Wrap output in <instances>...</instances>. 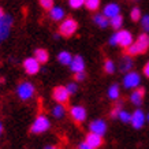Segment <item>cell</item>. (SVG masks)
<instances>
[{
	"instance_id": "obj_5",
	"label": "cell",
	"mask_w": 149,
	"mask_h": 149,
	"mask_svg": "<svg viewBox=\"0 0 149 149\" xmlns=\"http://www.w3.org/2000/svg\"><path fill=\"white\" fill-rule=\"evenodd\" d=\"M141 84V75L136 71H129L123 77V86L126 89H136Z\"/></svg>"
},
{
	"instance_id": "obj_15",
	"label": "cell",
	"mask_w": 149,
	"mask_h": 149,
	"mask_svg": "<svg viewBox=\"0 0 149 149\" xmlns=\"http://www.w3.org/2000/svg\"><path fill=\"white\" fill-rule=\"evenodd\" d=\"M140 49V54H145L149 48V37L146 33H141L140 36L137 37V40L134 41Z\"/></svg>"
},
{
	"instance_id": "obj_13",
	"label": "cell",
	"mask_w": 149,
	"mask_h": 149,
	"mask_svg": "<svg viewBox=\"0 0 149 149\" xmlns=\"http://www.w3.org/2000/svg\"><path fill=\"white\" fill-rule=\"evenodd\" d=\"M144 97H145V89L144 88H141V86H138V88H136V89H133V92H131L130 101L134 104V105H142V103H144Z\"/></svg>"
},
{
	"instance_id": "obj_29",
	"label": "cell",
	"mask_w": 149,
	"mask_h": 149,
	"mask_svg": "<svg viewBox=\"0 0 149 149\" xmlns=\"http://www.w3.org/2000/svg\"><path fill=\"white\" fill-rule=\"evenodd\" d=\"M140 22H141V27L144 29V32L149 33V15H144V17H141Z\"/></svg>"
},
{
	"instance_id": "obj_28",
	"label": "cell",
	"mask_w": 149,
	"mask_h": 149,
	"mask_svg": "<svg viewBox=\"0 0 149 149\" xmlns=\"http://www.w3.org/2000/svg\"><path fill=\"white\" fill-rule=\"evenodd\" d=\"M130 18L133 22H138L141 19V10L138 8V7H134V8L131 10L130 13Z\"/></svg>"
},
{
	"instance_id": "obj_11",
	"label": "cell",
	"mask_w": 149,
	"mask_h": 149,
	"mask_svg": "<svg viewBox=\"0 0 149 149\" xmlns=\"http://www.w3.org/2000/svg\"><path fill=\"white\" fill-rule=\"evenodd\" d=\"M85 144H88L92 149H99L103 146L104 138L103 136H99V134H95V133H88L85 137Z\"/></svg>"
},
{
	"instance_id": "obj_1",
	"label": "cell",
	"mask_w": 149,
	"mask_h": 149,
	"mask_svg": "<svg viewBox=\"0 0 149 149\" xmlns=\"http://www.w3.org/2000/svg\"><path fill=\"white\" fill-rule=\"evenodd\" d=\"M77 29H78V22L74 18L68 17V18L63 19L62 23L59 25V34L68 38V37H71L75 34Z\"/></svg>"
},
{
	"instance_id": "obj_35",
	"label": "cell",
	"mask_w": 149,
	"mask_h": 149,
	"mask_svg": "<svg viewBox=\"0 0 149 149\" xmlns=\"http://www.w3.org/2000/svg\"><path fill=\"white\" fill-rule=\"evenodd\" d=\"M109 45H112V47L118 45V37H116V33H115V34H112V36L109 37Z\"/></svg>"
},
{
	"instance_id": "obj_19",
	"label": "cell",
	"mask_w": 149,
	"mask_h": 149,
	"mask_svg": "<svg viewBox=\"0 0 149 149\" xmlns=\"http://www.w3.org/2000/svg\"><path fill=\"white\" fill-rule=\"evenodd\" d=\"M72 60V55L68 52V51H62V52H59L58 55V62L60 64H63V66H70Z\"/></svg>"
},
{
	"instance_id": "obj_39",
	"label": "cell",
	"mask_w": 149,
	"mask_h": 149,
	"mask_svg": "<svg viewBox=\"0 0 149 149\" xmlns=\"http://www.w3.org/2000/svg\"><path fill=\"white\" fill-rule=\"evenodd\" d=\"M3 129H4V127H3V123L0 122V136L3 134Z\"/></svg>"
},
{
	"instance_id": "obj_33",
	"label": "cell",
	"mask_w": 149,
	"mask_h": 149,
	"mask_svg": "<svg viewBox=\"0 0 149 149\" xmlns=\"http://www.w3.org/2000/svg\"><path fill=\"white\" fill-rule=\"evenodd\" d=\"M66 89L68 91L70 95H74V93H77V91H78V85L75 82H68L67 85H66Z\"/></svg>"
},
{
	"instance_id": "obj_8",
	"label": "cell",
	"mask_w": 149,
	"mask_h": 149,
	"mask_svg": "<svg viewBox=\"0 0 149 149\" xmlns=\"http://www.w3.org/2000/svg\"><path fill=\"white\" fill-rule=\"evenodd\" d=\"M70 116L75 123H82L85 122L86 116H88V112H86V108L82 107V105H72L70 108Z\"/></svg>"
},
{
	"instance_id": "obj_24",
	"label": "cell",
	"mask_w": 149,
	"mask_h": 149,
	"mask_svg": "<svg viewBox=\"0 0 149 149\" xmlns=\"http://www.w3.org/2000/svg\"><path fill=\"white\" fill-rule=\"evenodd\" d=\"M109 25L112 26V29L119 30V29L122 27V25H123V17L119 14V15H116V17L111 18V19H109Z\"/></svg>"
},
{
	"instance_id": "obj_17",
	"label": "cell",
	"mask_w": 149,
	"mask_h": 149,
	"mask_svg": "<svg viewBox=\"0 0 149 149\" xmlns=\"http://www.w3.org/2000/svg\"><path fill=\"white\" fill-rule=\"evenodd\" d=\"M64 15H66V13H64V10L62 8V7H52V8L49 10V18L52 19V21H55V22L63 21Z\"/></svg>"
},
{
	"instance_id": "obj_10",
	"label": "cell",
	"mask_w": 149,
	"mask_h": 149,
	"mask_svg": "<svg viewBox=\"0 0 149 149\" xmlns=\"http://www.w3.org/2000/svg\"><path fill=\"white\" fill-rule=\"evenodd\" d=\"M116 37H118V45H120L125 49L134 42L133 41V36H131V33L129 30H118Z\"/></svg>"
},
{
	"instance_id": "obj_38",
	"label": "cell",
	"mask_w": 149,
	"mask_h": 149,
	"mask_svg": "<svg viewBox=\"0 0 149 149\" xmlns=\"http://www.w3.org/2000/svg\"><path fill=\"white\" fill-rule=\"evenodd\" d=\"M44 149H59L56 145H47V146H44Z\"/></svg>"
},
{
	"instance_id": "obj_36",
	"label": "cell",
	"mask_w": 149,
	"mask_h": 149,
	"mask_svg": "<svg viewBox=\"0 0 149 149\" xmlns=\"http://www.w3.org/2000/svg\"><path fill=\"white\" fill-rule=\"evenodd\" d=\"M144 74H145V77L149 78V62L144 66Z\"/></svg>"
},
{
	"instance_id": "obj_22",
	"label": "cell",
	"mask_w": 149,
	"mask_h": 149,
	"mask_svg": "<svg viewBox=\"0 0 149 149\" xmlns=\"http://www.w3.org/2000/svg\"><path fill=\"white\" fill-rule=\"evenodd\" d=\"M51 112H52V116L54 118L62 119V118L66 115V107H64V104L56 103V105H54V108L51 109Z\"/></svg>"
},
{
	"instance_id": "obj_2",
	"label": "cell",
	"mask_w": 149,
	"mask_h": 149,
	"mask_svg": "<svg viewBox=\"0 0 149 149\" xmlns=\"http://www.w3.org/2000/svg\"><path fill=\"white\" fill-rule=\"evenodd\" d=\"M49 127H51V122L48 116L41 113L33 120L32 126H30V133L32 134H42V133L49 130Z\"/></svg>"
},
{
	"instance_id": "obj_3",
	"label": "cell",
	"mask_w": 149,
	"mask_h": 149,
	"mask_svg": "<svg viewBox=\"0 0 149 149\" xmlns=\"http://www.w3.org/2000/svg\"><path fill=\"white\" fill-rule=\"evenodd\" d=\"M34 93H36V88L29 81H22L17 88V95L22 101H29L30 99H33Z\"/></svg>"
},
{
	"instance_id": "obj_6",
	"label": "cell",
	"mask_w": 149,
	"mask_h": 149,
	"mask_svg": "<svg viewBox=\"0 0 149 149\" xmlns=\"http://www.w3.org/2000/svg\"><path fill=\"white\" fill-rule=\"evenodd\" d=\"M70 96L71 95L68 93L66 86H56V88H54V91H52V97L59 104H67L68 100H70Z\"/></svg>"
},
{
	"instance_id": "obj_27",
	"label": "cell",
	"mask_w": 149,
	"mask_h": 149,
	"mask_svg": "<svg viewBox=\"0 0 149 149\" xmlns=\"http://www.w3.org/2000/svg\"><path fill=\"white\" fill-rule=\"evenodd\" d=\"M118 119L123 123H130V119H131V113L125 111V109H120L119 113H118Z\"/></svg>"
},
{
	"instance_id": "obj_16",
	"label": "cell",
	"mask_w": 149,
	"mask_h": 149,
	"mask_svg": "<svg viewBox=\"0 0 149 149\" xmlns=\"http://www.w3.org/2000/svg\"><path fill=\"white\" fill-rule=\"evenodd\" d=\"M103 14L108 19H111V18H113V17H116V15L120 14V7H119V4H116V3H109V4H107L104 7Z\"/></svg>"
},
{
	"instance_id": "obj_26",
	"label": "cell",
	"mask_w": 149,
	"mask_h": 149,
	"mask_svg": "<svg viewBox=\"0 0 149 149\" xmlns=\"http://www.w3.org/2000/svg\"><path fill=\"white\" fill-rule=\"evenodd\" d=\"M115 70H116L115 63H113L111 59H105V60H104V71L107 72V74H113Z\"/></svg>"
},
{
	"instance_id": "obj_40",
	"label": "cell",
	"mask_w": 149,
	"mask_h": 149,
	"mask_svg": "<svg viewBox=\"0 0 149 149\" xmlns=\"http://www.w3.org/2000/svg\"><path fill=\"white\" fill-rule=\"evenodd\" d=\"M3 14H4V11H3V8H1V7H0V18H1V17H3Z\"/></svg>"
},
{
	"instance_id": "obj_12",
	"label": "cell",
	"mask_w": 149,
	"mask_h": 149,
	"mask_svg": "<svg viewBox=\"0 0 149 149\" xmlns=\"http://www.w3.org/2000/svg\"><path fill=\"white\" fill-rule=\"evenodd\" d=\"M89 130H91V133L104 136L107 133V123L104 122L103 119H95L89 123Z\"/></svg>"
},
{
	"instance_id": "obj_42",
	"label": "cell",
	"mask_w": 149,
	"mask_h": 149,
	"mask_svg": "<svg viewBox=\"0 0 149 149\" xmlns=\"http://www.w3.org/2000/svg\"><path fill=\"white\" fill-rule=\"evenodd\" d=\"M0 84H1V78H0Z\"/></svg>"
},
{
	"instance_id": "obj_37",
	"label": "cell",
	"mask_w": 149,
	"mask_h": 149,
	"mask_svg": "<svg viewBox=\"0 0 149 149\" xmlns=\"http://www.w3.org/2000/svg\"><path fill=\"white\" fill-rule=\"evenodd\" d=\"M78 149H92V148L88 144H85V142H81V144L78 145Z\"/></svg>"
},
{
	"instance_id": "obj_9",
	"label": "cell",
	"mask_w": 149,
	"mask_h": 149,
	"mask_svg": "<svg viewBox=\"0 0 149 149\" xmlns=\"http://www.w3.org/2000/svg\"><path fill=\"white\" fill-rule=\"evenodd\" d=\"M40 66L41 64L36 60V58H26L23 60V70L26 74L29 75H36L37 72L40 71Z\"/></svg>"
},
{
	"instance_id": "obj_43",
	"label": "cell",
	"mask_w": 149,
	"mask_h": 149,
	"mask_svg": "<svg viewBox=\"0 0 149 149\" xmlns=\"http://www.w3.org/2000/svg\"><path fill=\"white\" fill-rule=\"evenodd\" d=\"M133 1H138V0H133Z\"/></svg>"
},
{
	"instance_id": "obj_14",
	"label": "cell",
	"mask_w": 149,
	"mask_h": 149,
	"mask_svg": "<svg viewBox=\"0 0 149 149\" xmlns=\"http://www.w3.org/2000/svg\"><path fill=\"white\" fill-rule=\"evenodd\" d=\"M70 68L71 71L75 74V72H81V71H85V60L82 58L81 55H75L72 56V60L70 63Z\"/></svg>"
},
{
	"instance_id": "obj_34",
	"label": "cell",
	"mask_w": 149,
	"mask_h": 149,
	"mask_svg": "<svg viewBox=\"0 0 149 149\" xmlns=\"http://www.w3.org/2000/svg\"><path fill=\"white\" fill-rule=\"evenodd\" d=\"M74 79H75V82H82L86 79V74L85 71H81V72H75L74 74Z\"/></svg>"
},
{
	"instance_id": "obj_30",
	"label": "cell",
	"mask_w": 149,
	"mask_h": 149,
	"mask_svg": "<svg viewBox=\"0 0 149 149\" xmlns=\"http://www.w3.org/2000/svg\"><path fill=\"white\" fill-rule=\"evenodd\" d=\"M38 3H40V6L42 7L44 10H47V11H49L52 7H54V0H38Z\"/></svg>"
},
{
	"instance_id": "obj_23",
	"label": "cell",
	"mask_w": 149,
	"mask_h": 149,
	"mask_svg": "<svg viewBox=\"0 0 149 149\" xmlns=\"http://www.w3.org/2000/svg\"><path fill=\"white\" fill-rule=\"evenodd\" d=\"M133 67V59L129 55H125L122 58V62H120V71L122 72H129Z\"/></svg>"
},
{
	"instance_id": "obj_20",
	"label": "cell",
	"mask_w": 149,
	"mask_h": 149,
	"mask_svg": "<svg viewBox=\"0 0 149 149\" xmlns=\"http://www.w3.org/2000/svg\"><path fill=\"white\" fill-rule=\"evenodd\" d=\"M107 96H108L109 100H118L120 97V88L118 84H112V85L108 88L107 91Z\"/></svg>"
},
{
	"instance_id": "obj_25",
	"label": "cell",
	"mask_w": 149,
	"mask_h": 149,
	"mask_svg": "<svg viewBox=\"0 0 149 149\" xmlns=\"http://www.w3.org/2000/svg\"><path fill=\"white\" fill-rule=\"evenodd\" d=\"M100 3H101V0H84V6L89 11H97L100 7Z\"/></svg>"
},
{
	"instance_id": "obj_7",
	"label": "cell",
	"mask_w": 149,
	"mask_h": 149,
	"mask_svg": "<svg viewBox=\"0 0 149 149\" xmlns=\"http://www.w3.org/2000/svg\"><path fill=\"white\" fill-rule=\"evenodd\" d=\"M145 122H146V115H145V112L141 108H137L134 112L131 113L130 123H131V126L134 127L136 130L142 129L144 125H145Z\"/></svg>"
},
{
	"instance_id": "obj_31",
	"label": "cell",
	"mask_w": 149,
	"mask_h": 149,
	"mask_svg": "<svg viewBox=\"0 0 149 149\" xmlns=\"http://www.w3.org/2000/svg\"><path fill=\"white\" fill-rule=\"evenodd\" d=\"M122 105H123V101H119V103L115 104V107H113L112 111H111V118H112V119L118 118V113H119V111L122 109Z\"/></svg>"
},
{
	"instance_id": "obj_18",
	"label": "cell",
	"mask_w": 149,
	"mask_h": 149,
	"mask_svg": "<svg viewBox=\"0 0 149 149\" xmlns=\"http://www.w3.org/2000/svg\"><path fill=\"white\" fill-rule=\"evenodd\" d=\"M34 58H36V60L40 64H44L49 60V54H48V51L44 49V48H37V49L34 51Z\"/></svg>"
},
{
	"instance_id": "obj_32",
	"label": "cell",
	"mask_w": 149,
	"mask_h": 149,
	"mask_svg": "<svg viewBox=\"0 0 149 149\" xmlns=\"http://www.w3.org/2000/svg\"><path fill=\"white\" fill-rule=\"evenodd\" d=\"M68 4H70L71 8L78 10V8H81L82 6H84V0H68Z\"/></svg>"
},
{
	"instance_id": "obj_4",
	"label": "cell",
	"mask_w": 149,
	"mask_h": 149,
	"mask_svg": "<svg viewBox=\"0 0 149 149\" xmlns=\"http://www.w3.org/2000/svg\"><path fill=\"white\" fill-rule=\"evenodd\" d=\"M13 23H14L13 17L8 15V14H3V17L0 18V44L8 38Z\"/></svg>"
},
{
	"instance_id": "obj_41",
	"label": "cell",
	"mask_w": 149,
	"mask_h": 149,
	"mask_svg": "<svg viewBox=\"0 0 149 149\" xmlns=\"http://www.w3.org/2000/svg\"><path fill=\"white\" fill-rule=\"evenodd\" d=\"M146 120H148V122H149V113H148V115H146Z\"/></svg>"
},
{
	"instance_id": "obj_21",
	"label": "cell",
	"mask_w": 149,
	"mask_h": 149,
	"mask_svg": "<svg viewBox=\"0 0 149 149\" xmlns=\"http://www.w3.org/2000/svg\"><path fill=\"white\" fill-rule=\"evenodd\" d=\"M93 22L99 27H101V29H105L109 25V19L104 14H96L95 17H93Z\"/></svg>"
}]
</instances>
